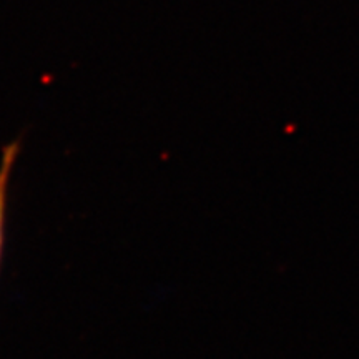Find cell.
Masks as SVG:
<instances>
[{
    "mask_svg": "<svg viewBox=\"0 0 359 359\" xmlns=\"http://www.w3.org/2000/svg\"><path fill=\"white\" fill-rule=\"evenodd\" d=\"M19 140H13L4 147L2 158H0V262H2L4 238H6V213H7V191L8 180H11L12 168L19 155Z\"/></svg>",
    "mask_w": 359,
    "mask_h": 359,
    "instance_id": "1",
    "label": "cell"
}]
</instances>
